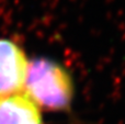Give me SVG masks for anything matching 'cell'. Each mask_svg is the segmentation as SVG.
<instances>
[{
    "label": "cell",
    "mask_w": 125,
    "mask_h": 124,
    "mask_svg": "<svg viewBox=\"0 0 125 124\" xmlns=\"http://www.w3.org/2000/svg\"><path fill=\"white\" fill-rule=\"evenodd\" d=\"M73 81L70 72L47 57L29 61L23 93L40 110L67 111L73 99Z\"/></svg>",
    "instance_id": "1"
},
{
    "label": "cell",
    "mask_w": 125,
    "mask_h": 124,
    "mask_svg": "<svg viewBox=\"0 0 125 124\" xmlns=\"http://www.w3.org/2000/svg\"><path fill=\"white\" fill-rule=\"evenodd\" d=\"M29 59L21 46L0 39V98L23 92Z\"/></svg>",
    "instance_id": "2"
},
{
    "label": "cell",
    "mask_w": 125,
    "mask_h": 124,
    "mask_svg": "<svg viewBox=\"0 0 125 124\" xmlns=\"http://www.w3.org/2000/svg\"><path fill=\"white\" fill-rule=\"evenodd\" d=\"M0 124H44L41 110L23 92L0 98Z\"/></svg>",
    "instance_id": "3"
}]
</instances>
